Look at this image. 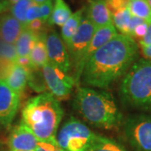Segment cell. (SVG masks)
<instances>
[{
	"label": "cell",
	"instance_id": "cell-1",
	"mask_svg": "<svg viewBox=\"0 0 151 151\" xmlns=\"http://www.w3.org/2000/svg\"><path fill=\"white\" fill-rule=\"evenodd\" d=\"M137 55L134 40L118 34L88 59L81 80L86 86L106 88L127 72Z\"/></svg>",
	"mask_w": 151,
	"mask_h": 151
},
{
	"label": "cell",
	"instance_id": "cell-2",
	"mask_svg": "<svg viewBox=\"0 0 151 151\" xmlns=\"http://www.w3.org/2000/svg\"><path fill=\"white\" fill-rule=\"evenodd\" d=\"M64 114L58 99L50 92H42L29 99L22 109L20 123L40 141L55 138Z\"/></svg>",
	"mask_w": 151,
	"mask_h": 151
},
{
	"label": "cell",
	"instance_id": "cell-3",
	"mask_svg": "<svg viewBox=\"0 0 151 151\" xmlns=\"http://www.w3.org/2000/svg\"><path fill=\"white\" fill-rule=\"evenodd\" d=\"M73 106L89 124L104 129L119 127L122 114L109 92L88 87H77Z\"/></svg>",
	"mask_w": 151,
	"mask_h": 151
},
{
	"label": "cell",
	"instance_id": "cell-4",
	"mask_svg": "<svg viewBox=\"0 0 151 151\" xmlns=\"http://www.w3.org/2000/svg\"><path fill=\"white\" fill-rule=\"evenodd\" d=\"M119 92L124 104L151 112V60L141 59L132 65Z\"/></svg>",
	"mask_w": 151,
	"mask_h": 151
},
{
	"label": "cell",
	"instance_id": "cell-5",
	"mask_svg": "<svg viewBox=\"0 0 151 151\" xmlns=\"http://www.w3.org/2000/svg\"><path fill=\"white\" fill-rule=\"evenodd\" d=\"M97 136L80 120L70 117L60 128L56 140L64 151H86Z\"/></svg>",
	"mask_w": 151,
	"mask_h": 151
},
{
	"label": "cell",
	"instance_id": "cell-6",
	"mask_svg": "<svg viewBox=\"0 0 151 151\" xmlns=\"http://www.w3.org/2000/svg\"><path fill=\"white\" fill-rule=\"evenodd\" d=\"M95 30V26L85 17L82 19L81 24L74 36L66 44V49L70 56V63L74 66V79L76 85H78L80 81L79 70L81 60L90 45Z\"/></svg>",
	"mask_w": 151,
	"mask_h": 151
},
{
	"label": "cell",
	"instance_id": "cell-7",
	"mask_svg": "<svg viewBox=\"0 0 151 151\" xmlns=\"http://www.w3.org/2000/svg\"><path fill=\"white\" fill-rule=\"evenodd\" d=\"M124 133L134 151H151V117L134 116L126 120Z\"/></svg>",
	"mask_w": 151,
	"mask_h": 151
},
{
	"label": "cell",
	"instance_id": "cell-8",
	"mask_svg": "<svg viewBox=\"0 0 151 151\" xmlns=\"http://www.w3.org/2000/svg\"><path fill=\"white\" fill-rule=\"evenodd\" d=\"M42 74L46 87L56 99L69 97L76 84L74 77L68 75L49 61L42 67Z\"/></svg>",
	"mask_w": 151,
	"mask_h": 151
},
{
	"label": "cell",
	"instance_id": "cell-9",
	"mask_svg": "<svg viewBox=\"0 0 151 151\" xmlns=\"http://www.w3.org/2000/svg\"><path fill=\"white\" fill-rule=\"evenodd\" d=\"M45 45L49 61L64 72L68 73L71 63L66 46L61 37L57 33H50L45 37Z\"/></svg>",
	"mask_w": 151,
	"mask_h": 151
},
{
	"label": "cell",
	"instance_id": "cell-10",
	"mask_svg": "<svg viewBox=\"0 0 151 151\" xmlns=\"http://www.w3.org/2000/svg\"><path fill=\"white\" fill-rule=\"evenodd\" d=\"M20 103V96L11 89L5 81H0V125L12 123Z\"/></svg>",
	"mask_w": 151,
	"mask_h": 151
},
{
	"label": "cell",
	"instance_id": "cell-11",
	"mask_svg": "<svg viewBox=\"0 0 151 151\" xmlns=\"http://www.w3.org/2000/svg\"><path fill=\"white\" fill-rule=\"evenodd\" d=\"M40 140L23 124L15 126L8 138V146L11 150L35 151Z\"/></svg>",
	"mask_w": 151,
	"mask_h": 151
},
{
	"label": "cell",
	"instance_id": "cell-12",
	"mask_svg": "<svg viewBox=\"0 0 151 151\" xmlns=\"http://www.w3.org/2000/svg\"><path fill=\"white\" fill-rule=\"evenodd\" d=\"M117 35H118L117 29H115L113 24L96 29L94 35L92 36V40L90 42V45L86 50V53L84 55L81 62L80 70H79L80 81H81V73H82V70L84 68V65L86 64V61L88 60V59L97 51L98 49H100L105 44L108 43L111 39H113Z\"/></svg>",
	"mask_w": 151,
	"mask_h": 151
},
{
	"label": "cell",
	"instance_id": "cell-13",
	"mask_svg": "<svg viewBox=\"0 0 151 151\" xmlns=\"http://www.w3.org/2000/svg\"><path fill=\"white\" fill-rule=\"evenodd\" d=\"M86 18L96 29L113 24L112 14L104 0H88Z\"/></svg>",
	"mask_w": 151,
	"mask_h": 151
},
{
	"label": "cell",
	"instance_id": "cell-14",
	"mask_svg": "<svg viewBox=\"0 0 151 151\" xmlns=\"http://www.w3.org/2000/svg\"><path fill=\"white\" fill-rule=\"evenodd\" d=\"M25 26L11 14L0 16V40L8 44H15Z\"/></svg>",
	"mask_w": 151,
	"mask_h": 151
},
{
	"label": "cell",
	"instance_id": "cell-15",
	"mask_svg": "<svg viewBox=\"0 0 151 151\" xmlns=\"http://www.w3.org/2000/svg\"><path fill=\"white\" fill-rule=\"evenodd\" d=\"M30 70L23 67L21 65L15 64L9 76L5 80L8 86L14 92L21 96L27 86Z\"/></svg>",
	"mask_w": 151,
	"mask_h": 151
},
{
	"label": "cell",
	"instance_id": "cell-16",
	"mask_svg": "<svg viewBox=\"0 0 151 151\" xmlns=\"http://www.w3.org/2000/svg\"><path fill=\"white\" fill-rule=\"evenodd\" d=\"M45 37L46 35L45 33L38 35V40L29 54V59L35 69H42L44 65L49 62Z\"/></svg>",
	"mask_w": 151,
	"mask_h": 151
},
{
	"label": "cell",
	"instance_id": "cell-17",
	"mask_svg": "<svg viewBox=\"0 0 151 151\" xmlns=\"http://www.w3.org/2000/svg\"><path fill=\"white\" fill-rule=\"evenodd\" d=\"M37 40L38 35L36 34L27 28H24L14 44L18 56H29Z\"/></svg>",
	"mask_w": 151,
	"mask_h": 151
},
{
	"label": "cell",
	"instance_id": "cell-18",
	"mask_svg": "<svg viewBox=\"0 0 151 151\" xmlns=\"http://www.w3.org/2000/svg\"><path fill=\"white\" fill-rule=\"evenodd\" d=\"M85 10L86 9L82 8L79 10L76 11L74 14L70 15V18L61 28V39L65 45L70 41L71 38L74 36V35L77 31L82 21L83 14Z\"/></svg>",
	"mask_w": 151,
	"mask_h": 151
},
{
	"label": "cell",
	"instance_id": "cell-19",
	"mask_svg": "<svg viewBox=\"0 0 151 151\" xmlns=\"http://www.w3.org/2000/svg\"><path fill=\"white\" fill-rule=\"evenodd\" d=\"M71 14L69 6L64 0H55L52 13L47 23L50 25L63 26Z\"/></svg>",
	"mask_w": 151,
	"mask_h": 151
},
{
	"label": "cell",
	"instance_id": "cell-20",
	"mask_svg": "<svg viewBox=\"0 0 151 151\" xmlns=\"http://www.w3.org/2000/svg\"><path fill=\"white\" fill-rule=\"evenodd\" d=\"M86 151H128L124 146L113 139L98 135Z\"/></svg>",
	"mask_w": 151,
	"mask_h": 151
},
{
	"label": "cell",
	"instance_id": "cell-21",
	"mask_svg": "<svg viewBox=\"0 0 151 151\" xmlns=\"http://www.w3.org/2000/svg\"><path fill=\"white\" fill-rule=\"evenodd\" d=\"M129 9L132 15L151 24V8L147 0H130Z\"/></svg>",
	"mask_w": 151,
	"mask_h": 151
},
{
	"label": "cell",
	"instance_id": "cell-22",
	"mask_svg": "<svg viewBox=\"0 0 151 151\" xmlns=\"http://www.w3.org/2000/svg\"><path fill=\"white\" fill-rule=\"evenodd\" d=\"M132 18V14L129 9H124L123 10L116 12L112 14V21L113 24L116 29H118L121 35L128 36L129 25Z\"/></svg>",
	"mask_w": 151,
	"mask_h": 151
},
{
	"label": "cell",
	"instance_id": "cell-23",
	"mask_svg": "<svg viewBox=\"0 0 151 151\" xmlns=\"http://www.w3.org/2000/svg\"><path fill=\"white\" fill-rule=\"evenodd\" d=\"M34 4L33 0H19L10 7L11 15L26 26V13Z\"/></svg>",
	"mask_w": 151,
	"mask_h": 151
},
{
	"label": "cell",
	"instance_id": "cell-24",
	"mask_svg": "<svg viewBox=\"0 0 151 151\" xmlns=\"http://www.w3.org/2000/svg\"><path fill=\"white\" fill-rule=\"evenodd\" d=\"M28 84L34 91L38 92H42L47 88L41 69H35L30 70Z\"/></svg>",
	"mask_w": 151,
	"mask_h": 151
},
{
	"label": "cell",
	"instance_id": "cell-25",
	"mask_svg": "<svg viewBox=\"0 0 151 151\" xmlns=\"http://www.w3.org/2000/svg\"><path fill=\"white\" fill-rule=\"evenodd\" d=\"M0 57L16 63L18 54L14 44H8L1 41L0 44Z\"/></svg>",
	"mask_w": 151,
	"mask_h": 151
},
{
	"label": "cell",
	"instance_id": "cell-26",
	"mask_svg": "<svg viewBox=\"0 0 151 151\" xmlns=\"http://www.w3.org/2000/svg\"><path fill=\"white\" fill-rule=\"evenodd\" d=\"M35 151H64L60 147L56 138L48 140L40 141Z\"/></svg>",
	"mask_w": 151,
	"mask_h": 151
},
{
	"label": "cell",
	"instance_id": "cell-27",
	"mask_svg": "<svg viewBox=\"0 0 151 151\" xmlns=\"http://www.w3.org/2000/svg\"><path fill=\"white\" fill-rule=\"evenodd\" d=\"M16 63L0 57V81H5Z\"/></svg>",
	"mask_w": 151,
	"mask_h": 151
},
{
	"label": "cell",
	"instance_id": "cell-28",
	"mask_svg": "<svg viewBox=\"0 0 151 151\" xmlns=\"http://www.w3.org/2000/svg\"><path fill=\"white\" fill-rule=\"evenodd\" d=\"M129 1L130 0H105L108 9L112 14L129 8Z\"/></svg>",
	"mask_w": 151,
	"mask_h": 151
},
{
	"label": "cell",
	"instance_id": "cell-29",
	"mask_svg": "<svg viewBox=\"0 0 151 151\" xmlns=\"http://www.w3.org/2000/svg\"><path fill=\"white\" fill-rule=\"evenodd\" d=\"M53 7H54L53 0H49L44 4H40V19L47 23L50 17V14L52 13Z\"/></svg>",
	"mask_w": 151,
	"mask_h": 151
},
{
	"label": "cell",
	"instance_id": "cell-30",
	"mask_svg": "<svg viewBox=\"0 0 151 151\" xmlns=\"http://www.w3.org/2000/svg\"><path fill=\"white\" fill-rule=\"evenodd\" d=\"M45 24V22L42 21L40 19H35V20L29 22V24H27L25 28H27L29 30H31L32 32L39 35L44 33Z\"/></svg>",
	"mask_w": 151,
	"mask_h": 151
},
{
	"label": "cell",
	"instance_id": "cell-31",
	"mask_svg": "<svg viewBox=\"0 0 151 151\" xmlns=\"http://www.w3.org/2000/svg\"><path fill=\"white\" fill-rule=\"evenodd\" d=\"M40 4H33L29 8L26 13V24L35 19H40Z\"/></svg>",
	"mask_w": 151,
	"mask_h": 151
},
{
	"label": "cell",
	"instance_id": "cell-32",
	"mask_svg": "<svg viewBox=\"0 0 151 151\" xmlns=\"http://www.w3.org/2000/svg\"><path fill=\"white\" fill-rule=\"evenodd\" d=\"M148 27H149V24L148 23H146V22L142 23L141 24L138 25L137 27L135 28V29L134 30L133 34H132L131 38H133L134 40V39H138L139 41L145 35L146 32H147V29H148Z\"/></svg>",
	"mask_w": 151,
	"mask_h": 151
},
{
	"label": "cell",
	"instance_id": "cell-33",
	"mask_svg": "<svg viewBox=\"0 0 151 151\" xmlns=\"http://www.w3.org/2000/svg\"><path fill=\"white\" fill-rule=\"evenodd\" d=\"M16 64L21 65V66L26 68L29 70H32L35 69L33 66L32 62H31V60L29 59V56H18L16 60Z\"/></svg>",
	"mask_w": 151,
	"mask_h": 151
},
{
	"label": "cell",
	"instance_id": "cell-34",
	"mask_svg": "<svg viewBox=\"0 0 151 151\" xmlns=\"http://www.w3.org/2000/svg\"><path fill=\"white\" fill-rule=\"evenodd\" d=\"M145 22V20H143L142 19H139L138 17L134 16L132 15V18H131V20H130L129 25V31H128V36L131 37L132 36V34L134 32V30L135 29V28L137 27L138 25L141 24L142 23ZM147 23V22H146Z\"/></svg>",
	"mask_w": 151,
	"mask_h": 151
},
{
	"label": "cell",
	"instance_id": "cell-35",
	"mask_svg": "<svg viewBox=\"0 0 151 151\" xmlns=\"http://www.w3.org/2000/svg\"><path fill=\"white\" fill-rule=\"evenodd\" d=\"M139 45H140V47L151 45V24H149L145 35L139 40Z\"/></svg>",
	"mask_w": 151,
	"mask_h": 151
},
{
	"label": "cell",
	"instance_id": "cell-36",
	"mask_svg": "<svg viewBox=\"0 0 151 151\" xmlns=\"http://www.w3.org/2000/svg\"><path fill=\"white\" fill-rule=\"evenodd\" d=\"M11 4L8 0L0 1V16L3 15L9 9H10Z\"/></svg>",
	"mask_w": 151,
	"mask_h": 151
},
{
	"label": "cell",
	"instance_id": "cell-37",
	"mask_svg": "<svg viewBox=\"0 0 151 151\" xmlns=\"http://www.w3.org/2000/svg\"><path fill=\"white\" fill-rule=\"evenodd\" d=\"M141 52L145 59L151 60V45H147V46H142Z\"/></svg>",
	"mask_w": 151,
	"mask_h": 151
},
{
	"label": "cell",
	"instance_id": "cell-38",
	"mask_svg": "<svg viewBox=\"0 0 151 151\" xmlns=\"http://www.w3.org/2000/svg\"><path fill=\"white\" fill-rule=\"evenodd\" d=\"M47 1H49V0H33L34 4H41L47 2Z\"/></svg>",
	"mask_w": 151,
	"mask_h": 151
},
{
	"label": "cell",
	"instance_id": "cell-39",
	"mask_svg": "<svg viewBox=\"0 0 151 151\" xmlns=\"http://www.w3.org/2000/svg\"><path fill=\"white\" fill-rule=\"evenodd\" d=\"M9 3H10V4L12 5V4H15V3H17L18 1H19V0H8Z\"/></svg>",
	"mask_w": 151,
	"mask_h": 151
},
{
	"label": "cell",
	"instance_id": "cell-40",
	"mask_svg": "<svg viewBox=\"0 0 151 151\" xmlns=\"http://www.w3.org/2000/svg\"><path fill=\"white\" fill-rule=\"evenodd\" d=\"M147 2L149 3V4H150V6L151 8V0H147Z\"/></svg>",
	"mask_w": 151,
	"mask_h": 151
},
{
	"label": "cell",
	"instance_id": "cell-41",
	"mask_svg": "<svg viewBox=\"0 0 151 151\" xmlns=\"http://www.w3.org/2000/svg\"><path fill=\"white\" fill-rule=\"evenodd\" d=\"M10 151H26V150H10Z\"/></svg>",
	"mask_w": 151,
	"mask_h": 151
},
{
	"label": "cell",
	"instance_id": "cell-42",
	"mask_svg": "<svg viewBox=\"0 0 151 151\" xmlns=\"http://www.w3.org/2000/svg\"><path fill=\"white\" fill-rule=\"evenodd\" d=\"M0 1H4V0H0Z\"/></svg>",
	"mask_w": 151,
	"mask_h": 151
},
{
	"label": "cell",
	"instance_id": "cell-43",
	"mask_svg": "<svg viewBox=\"0 0 151 151\" xmlns=\"http://www.w3.org/2000/svg\"><path fill=\"white\" fill-rule=\"evenodd\" d=\"M0 44H1V40H0Z\"/></svg>",
	"mask_w": 151,
	"mask_h": 151
},
{
	"label": "cell",
	"instance_id": "cell-44",
	"mask_svg": "<svg viewBox=\"0 0 151 151\" xmlns=\"http://www.w3.org/2000/svg\"><path fill=\"white\" fill-rule=\"evenodd\" d=\"M0 145H1V143H0Z\"/></svg>",
	"mask_w": 151,
	"mask_h": 151
},
{
	"label": "cell",
	"instance_id": "cell-45",
	"mask_svg": "<svg viewBox=\"0 0 151 151\" xmlns=\"http://www.w3.org/2000/svg\"><path fill=\"white\" fill-rule=\"evenodd\" d=\"M104 1H105V0H104Z\"/></svg>",
	"mask_w": 151,
	"mask_h": 151
}]
</instances>
